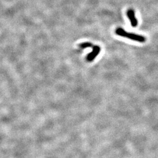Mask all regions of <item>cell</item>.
Here are the masks:
<instances>
[{"label":"cell","mask_w":158,"mask_h":158,"mask_svg":"<svg viewBox=\"0 0 158 158\" xmlns=\"http://www.w3.org/2000/svg\"><path fill=\"white\" fill-rule=\"evenodd\" d=\"M115 33L119 36H122V37H125L128 39H130L132 41H137L139 42L144 43L146 41V39L144 36L135 34L131 32H128L125 31L124 29H123L122 28H118L115 30Z\"/></svg>","instance_id":"cell-1"},{"label":"cell","mask_w":158,"mask_h":158,"mask_svg":"<svg viewBox=\"0 0 158 158\" xmlns=\"http://www.w3.org/2000/svg\"><path fill=\"white\" fill-rule=\"evenodd\" d=\"M92 48H93L92 52L87 55V58H86L88 62L93 61L95 59V58L98 55L101 51V48L99 46H97V45L93 46Z\"/></svg>","instance_id":"cell-2"},{"label":"cell","mask_w":158,"mask_h":158,"mask_svg":"<svg viewBox=\"0 0 158 158\" xmlns=\"http://www.w3.org/2000/svg\"><path fill=\"white\" fill-rule=\"evenodd\" d=\"M127 14L128 18H129L131 22V24L132 26L136 27L138 25V21L135 17L134 11L132 9H130L128 10Z\"/></svg>","instance_id":"cell-3"},{"label":"cell","mask_w":158,"mask_h":158,"mask_svg":"<svg viewBox=\"0 0 158 158\" xmlns=\"http://www.w3.org/2000/svg\"><path fill=\"white\" fill-rule=\"evenodd\" d=\"M79 46L80 48L82 49H85V48H91V46H93V45L91 43L89 42H84L80 44Z\"/></svg>","instance_id":"cell-4"}]
</instances>
